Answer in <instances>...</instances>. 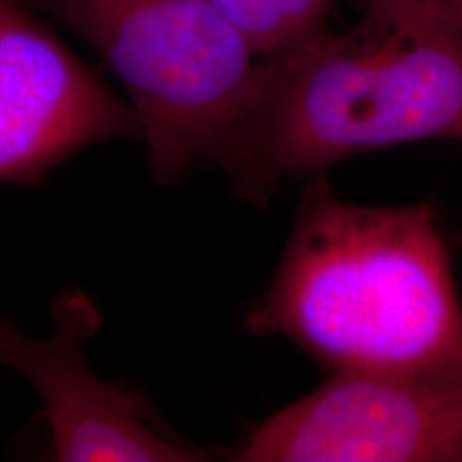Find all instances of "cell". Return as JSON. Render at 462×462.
<instances>
[{
	"label": "cell",
	"instance_id": "2",
	"mask_svg": "<svg viewBox=\"0 0 462 462\" xmlns=\"http://www.w3.org/2000/svg\"><path fill=\"white\" fill-rule=\"evenodd\" d=\"M426 140L462 142V42L366 20L265 58L212 161L262 204L354 154Z\"/></svg>",
	"mask_w": 462,
	"mask_h": 462
},
{
	"label": "cell",
	"instance_id": "3",
	"mask_svg": "<svg viewBox=\"0 0 462 462\" xmlns=\"http://www.w3.org/2000/svg\"><path fill=\"white\" fill-rule=\"evenodd\" d=\"M90 43L131 97L163 184L212 161L265 58L215 0H37Z\"/></svg>",
	"mask_w": 462,
	"mask_h": 462
},
{
	"label": "cell",
	"instance_id": "1",
	"mask_svg": "<svg viewBox=\"0 0 462 462\" xmlns=\"http://www.w3.org/2000/svg\"><path fill=\"white\" fill-rule=\"evenodd\" d=\"M246 323L334 373L462 368V300L435 208L351 204L315 176L273 285Z\"/></svg>",
	"mask_w": 462,
	"mask_h": 462
},
{
	"label": "cell",
	"instance_id": "6",
	"mask_svg": "<svg viewBox=\"0 0 462 462\" xmlns=\"http://www.w3.org/2000/svg\"><path fill=\"white\" fill-rule=\"evenodd\" d=\"M50 337H31L0 317V364L20 373L42 401L51 432L54 460L198 462L204 449L165 435L150 404L131 390L97 377L84 343L97 330L99 313L75 291L54 306Z\"/></svg>",
	"mask_w": 462,
	"mask_h": 462
},
{
	"label": "cell",
	"instance_id": "9",
	"mask_svg": "<svg viewBox=\"0 0 462 462\" xmlns=\"http://www.w3.org/2000/svg\"><path fill=\"white\" fill-rule=\"evenodd\" d=\"M456 240H458V245H462V229H460V234H458V238H456Z\"/></svg>",
	"mask_w": 462,
	"mask_h": 462
},
{
	"label": "cell",
	"instance_id": "8",
	"mask_svg": "<svg viewBox=\"0 0 462 462\" xmlns=\"http://www.w3.org/2000/svg\"><path fill=\"white\" fill-rule=\"evenodd\" d=\"M366 20L404 32L462 42V0H364Z\"/></svg>",
	"mask_w": 462,
	"mask_h": 462
},
{
	"label": "cell",
	"instance_id": "7",
	"mask_svg": "<svg viewBox=\"0 0 462 462\" xmlns=\"http://www.w3.org/2000/svg\"><path fill=\"white\" fill-rule=\"evenodd\" d=\"M263 58H274L328 31L337 0H215Z\"/></svg>",
	"mask_w": 462,
	"mask_h": 462
},
{
	"label": "cell",
	"instance_id": "5",
	"mask_svg": "<svg viewBox=\"0 0 462 462\" xmlns=\"http://www.w3.org/2000/svg\"><path fill=\"white\" fill-rule=\"evenodd\" d=\"M140 135L133 106L28 14L24 0H0V182H39L79 150Z\"/></svg>",
	"mask_w": 462,
	"mask_h": 462
},
{
	"label": "cell",
	"instance_id": "4",
	"mask_svg": "<svg viewBox=\"0 0 462 462\" xmlns=\"http://www.w3.org/2000/svg\"><path fill=\"white\" fill-rule=\"evenodd\" d=\"M245 462H462V368L334 373L253 432Z\"/></svg>",
	"mask_w": 462,
	"mask_h": 462
},
{
	"label": "cell",
	"instance_id": "10",
	"mask_svg": "<svg viewBox=\"0 0 462 462\" xmlns=\"http://www.w3.org/2000/svg\"><path fill=\"white\" fill-rule=\"evenodd\" d=\"M24 3H26V0H24Z\"/></svg>",
	"mask_w": 462,
	"mask_h": 462
}]
</instances>
